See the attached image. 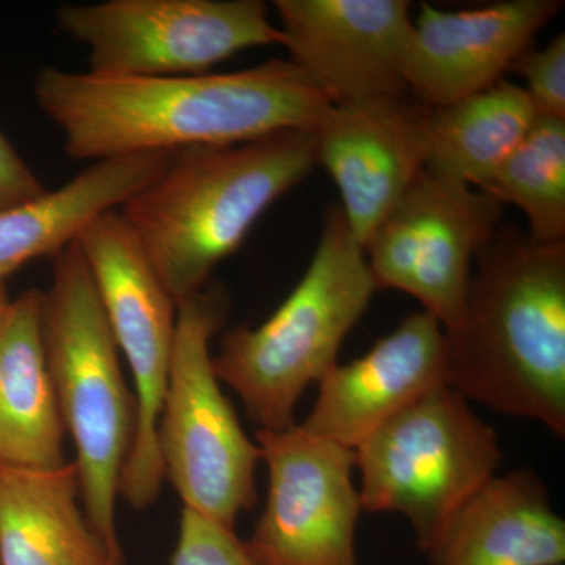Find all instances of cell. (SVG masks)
Wrapping results in <instances>:
<instances>
[{
	"label": "cell",
	"instance_id": "6da1fadb",
	"mask_svg": "<svg viewBox=\"0 0 565 565\" xmlns=\"http://www.w3.org/2000/svg\"><path fill=\"white\" fill-rule=\"evenodd\" d=\"M33 95L61 131L66 154L92 163L313 132L330 106L289 58L178 77H107L46 66Z\"/></svg>",
	"mask_w": 565,
	"mask_h": 565
},
{
	"label": "cell",
	"instance_id": "7a4b0ae2",
	"mask_svg": "<svg viewBox=\"0 0 565 565\" xmlns=\"http://www.w3.org/2000/svg\"><path fill=\"white\" fill-rule=\"evenodd\" d=\"M445 338L446 382L465 399L565 437V243L500 226Z\"/></svg>",
	"mask_w": 565,
	"mask_h": 565
},
{
	"label": "cell",
	"instance_id": "3957f363",
	"mask_svg": "<svg viewBox=\"0 0 565 565\" xmlns=\"http://www.w3.org/2000/svg\"><path fill=\"white\" fill-rule=\"evenodd\" d=\"M316 162L313 134L282 131L226 147L174 152L172 162L118 212L180 305Z\"/></svg>",
	"mask_w": 565,
	"mask_h": 565
},
{
	"label": "cell",
	"instance_id": "277c9868",
	"mask_svg": "<svg viewBox=\"0 0 565 565\" xmlns=\"http://www.w3.org/2000/svg\"><path fill=\"white\" fill-rule=\"evenodd\" d=\"M375 291L363 245L337 204L323 215L313 259L288 299L262 326L223 333L212 355L218 381L239 396L258 430L296 424L305 390L338 363Z\"/></svg>",
	"mask_w": 565,
	"mask_h": 565
},
{
	"label": "cell",
	"instance_id": "5b68a950",
	"mask_svg": "<svg viewBox=\"0 0 565 565\" xmlns=\"http://www.w3.org/2000/svg\"><path fill=\"white\" fill-rule=\"evenodd\" d=\"M41 337L63 427L76 451L82 505L111 552L122 553L117 501L136 434V399L79 244L54 256L41 291Z\"/></svg>",
	"mask_w": 565,
	"mask_h": 565
},
{
	"label": "cell",
	"instance_id": "8992f818",
	"mask_svg": "<svg viewBox=\"0 0 565 565\" xmlns=\"http://www.w3.org/2000/svg\"><path fill=\"white\" fill-rule=\"evenodd\" d=\"M228 315V299L204 288L178 305L169 384L158 423L163 481L182 508L234 527L258 500L262 449L252 440L222 392L211 341Z\"/></svg>",
	"mask_w": 565,
	"mask_h": 565
},
{
	"label": "cell",
	"instance_id": "52a82bcc",
	"mask_svg": "<svg viewBox=\"0 0 565 565\" xmlns=\"http://www.w3.org/2000/svg\"><path fill=\"white\" fill-rule=\"evenodd\" d=\"M353 456L363 511L404 515L424 553L503 463L497 430L448 384L382 424Z\"/></svg>",
	"mask_w": 565,
	"mask_h": 565
},
{
	"label": "cell",
	"instance_id": "ba28073f",
	"mask_svg": "<svg viewBox=\"0 0 565 565\" xmlns=\"http://www.w3.org/2000/svg\"><path fill=\"white\" fill-rule=\"evenodd\" d=\"M88 55V73L178 77L210 73L250 47L281 44L262 0H106L55 11Z\"/></svg>",
	"mask_w": 565,
	"mask_h": 565
},
{
	"label": "cell",
	"instance_id": "9c48e42d",
	"mask_svg": "<svg viewBox=\"0 0 565 565\" xmlns=\"http://www.w3.org/2000/svg\"><path fill=\"white\" fill-rule=\"evenodd\" d=\"M76 243L131 371L136 434L118 493L136 511H145L158 500L163 484L158 423L172 366L178 305L118 210L88 223Z\"/></svg>",
	"mask_w": 565,
	"mask_h": 565
},
{
	"label": "cell",
	"instance_id": "30bf717a",
	"mask_svg": "<svg viewBox=\"0 0 565 565\" xmlns=\"http://www.w3.org/2000/svg\"><path fill=\"white\" fill-rule=\"evenodd\" d=\"M501 217L503 204L490 193L423 170L364 245L375 288L408 294L449 329Z\"/></svg>",
	"mask_w": 565,
	"mask_h": 565
},
{
	"label": "cell",
	"instance_id": "8fae6325",
	"mask_svg": "<svg viewBox=\"0 0 565 565\" xmlns=\"http://www.w3.org/2000/svg\"><path fill=\"white\" fill-rule=\"evenodd\" d=\"M267 468L266 503L248 541L258 565H359L362 497L353 449L292 424L256 430Z\"/></svg>",
	"mask_w": 565,
	"mask_h": 565
},
{
	"label": "cell",
	"instance_id": "7c38bea8",
	"mask_svg": "<svg viewBox=\"0 0 565 565\" xmlns=\"http://www.w3.org/2000/svg\"><path fill=\"white\" fill-rule=\"evenodd\" d=\"M281 46L330 106L407 95L405 0H277Z\"/></svg>",
	"mask_w": 565,
	"mask_h": 565
},
{
	"label": "cell",
	"instance_id": "4fadbf2b",
	"mask_svg": "<svg viewBox=\"0 0 565 565\" xmlns=\"http://www.w3.org/2000/svg\"><path fill=\"white\" fill-rule=\"evenodd\" d=\"M407 95L329 106L313 129L316 162L341 193L353 236L366 245L426 163V115Z\"/></svg>",
	"mask_w": 565,
	"mask_h": 565
},
{
	"label": "cell",
	"instance_id": "5bb4252c",
	"mask_svg": "<svg viewBox=\"0 0 565 565\" xmlns=\"http://www.w3.org/2000/svg\"><path fill=\"white\" fill-rule=\"evenodd\" d=\"M563 6L559 0H505L441 11L423 3L408 44V93L435 109L492 87Z\"/></svg>",
	"mask_w": 565,
	"mask_h": 565
},
{
	"label": "cell",
	"instance_id": "9a60e30c",
	"mask_svg": "<svg viewBox=\"0 0 565 565\" xmlns=\"http://www.w3.org/2000/svg\"><path fill=\"white\" fill-rule=\"evenodd\" d=\"M446 382V338L426 311L404 318L370 352L334 364L302 426L319 437L355 449L382 424L424 393Z\"/></svg>",
	"mask_w": 565,
	"mask_h": 565
},
{
	"label": "cell",
	"instance_id": "2e32d148",
	"mask_svg": "<svg viewBox=\"0 0 565 565\" xmlns=\"http://www.w3.org/2000/svg\"><path fill=\"white\" fill-rule=\"evenodd\" d=\"M429 565H564L565 522L526 468L494 475L449 520Z\"/></svg>",
	"mask_w": 565,
	"mask_h": 565
},
{
	"label": "cell",
	"instance_id": "e0dca14e",
	"mask_svg": "<svg viewBox=\"0 0 565 565\" xmlns=\"http://www.w3.org/2000/svg\"><path fill=\"white\" fill-rule=\"evenodd\" d=\"M174 152H143L93 162L55 191L0 211V285L35 259L54 258L99 215L120 210L169 167Z\"/></svg>",
	"mask_w": 565,
	"mask_h": 565
},
{
	"label": "cell",
	"instance_id": "ac0fdd59",
	"mask_svg": "<svg viewBox=\"0 0 565 565\" xmlns=\"http://www.w3.org/2000/svg\"><path fill=\"white\" fill-rule=\"evenodd\" d=\"M0 565H122L85 514L73 462L0 465Z\"/></svg>",
	"mask_w": 565,
	"mask_h": 565
},
{
	"label": "cell",
	"instance_id": "d6986e66",
	"mask_svg": "<svg viewBox=\"0 0 565 565\" xmlns=\"http://www.w3.org/2000/svg\"><path fill=\"white\" fill-rule=\"evenodd\" d=\"M65 434L41 337V291L29 289L0 313V465L61 468Z\"/></svg>",
	"mask_w": 565,
	"mask_h": 565
},
{
	"label": "cell",
	"instance_id": "ffe728a7",
	"mask_svg": "<svg viewBox=\"0 0 565 565\" xmlns=\"http://www.w3.org/2000/svg\"><path fill=\"white\" fill-rule=\"evenodd\" d=\"M535 118L523 87L505 79L448 106L429 107L424 170L482 191Z\"/></svg>",
	"mask_w": 565,
	"mask_h": 565
},
{
	"label": "cell",
	"instance_id": "44dd1931",
	"mask_svg": "<svg viewBox=\"0 0 565 565\" xmlns=\"http://www.w3.org/2000/svg\"><path fill=\"white\" fill-rule=\"evenodd\" d=\"M482 191L519 207L535 243H565V120L535 118Z\"/></svg>",
	"mask_w": 565,
	"mask_h": 565
},
{
	"label": "cell",
	"instance_id": "7402d4cb",
	"mask_svg": "<svg viewBox=\"0 0 565 565\" xmlns=\"http://www.w3.org/2000/svg\"><path fill=\"white\" fill-rule=\"evenodd\" d=\"M172 565H258L234 527L182 508Z\"/></svg>",
	"mask_w": 565,
	"mask_h": 565
},
{
	"label": "cell",
	"instance_id": "603a6c76",
	"mask_svg": "<svg viewBox=\"0 0 565 565\" xmlns=\"http://www.w3.org/2000/svg\"><path fill=\"white\" fill-rule=\"evenodd\" d=\"M511 71L526 81L523 90L537 117L565 120V33L542 50H527Z\"/></svg>",
	"mask_w": 565,
	"mask_h": 565
},
{
	"label": "cell",
	"instance_id": "cb8c5ba5",
	"mask_svg": "<svg viewBox=\"0 0 565 565\" xmlns=\"http://www.w3.org/2000/svg\"><path fill=\"white\" fill-rule=\"evenodd\" d=\"M46 192V185L0 131V211L32 202Z\"/></svg>",
	"mask_w": 565,
	"mask_h": 565
},
{
	"label": "cell",
	"instance_id": "d4e9b609",
	"mask_svg": "<svg viewBox=\"0 0 565 565\" xmlns=\"http://www.w3.org/2000/svg\"><path fill=\"white\" fill-rule=\"evenodd\" d=\"M9 302L10 296L9 291H7V285H0V313H2L3 308H6Z\"/></svg>",
	"mask_w": 565,
	"mask_h": 565
}]
</instances>
